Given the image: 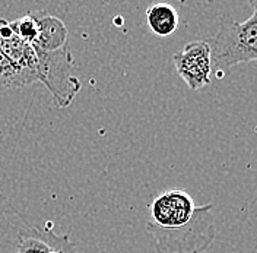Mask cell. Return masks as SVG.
<instances>
[{"label":"cell","mask_w":257,"mask_h":253,"mask_svg":"<svg viewBox=\"0 0 257 253\" xmlns=\"http://www.w3.org/2000/svg\"><path fill=\"white\" fill-rule=\"evenodd\" d=\"M253 15L244 22L224 18L219 30L208 40L212 70L222 78L226 70L241 63L257 62V5L250 0Z\"/></svg>","instance_id":"6da1fadb"},{"label":"cell","mask_w":257,"mask_h":253,"mask_svg":"<svg viewBox=\"0 0 257 253\" xmlns=\"http://www.w3.org/2000/svg\"><path fill=\"white\" fill-rule=\"evenodd\" d=\"M213 206L196 208L192 221L177 230H162L148 222L146 230L152 233L158 253H200L215 238V222L212 217Z\"/></svg>","instance_id":"7a4b0ae2"},{"label":"cell","mask_w":257,"mask_h":253,"mask_svg":"<svg viewBox=\"0 0 257 253\" xmlns=\"http://www.w3.org/2000/svg\"><path fill=\"white\" fill-rule=\"evenodd\" d=\"M35 53L38 82L47 87L59 107H69L80 91V79L75 72L76 69L69 44L56 51L35 48Z\"/></svg>","instance_id":"3957f363"},{"label":"cell","mask_w":257,"mask_h":253,"mask_svg":"<svg viewBox=\"0 0 257 253\" xmlns=\"http://www.w3.org/2000/svg\"><path fill=\"white\" fill-rule=\"evenodd\" d=\"M177 73L190 91H199L212 82V53L208 41H193L173 57Z\"/></svg>","instance_id":"277c9868"},{"label":"cell","mask_w":257,"mask_h":253,"mask_svg":"<svg viewBox=\"0 0 257 253\" xmlns=\"http://www.w3.org/2000/svg\"><path fill=\"white\" fill-rule=\"evenodd\" d=\"M192 196L184 190L164 192L151 205V224L162 230H177L187 225L196 215Z\"/></svg>","instance_id":"5b68a950"},{"label":"cell","mask_w":257,"mask_h":253,"mask_svg":"<svg viewBox=\"0 0 257 253\" xmlns=\"http://www.w3.org/2000/svg\"><path fill=\"white\" fill-rule=\"evenodd\" d=\"M0 50L5 56L22 72L31 75L38 82L37 76V53L31 44L21 40L12 31L9 21L0 18Z\"/></svg>","instance_id":"8992f818"},{"label":"cell","mask_w":257,"mask_h":253,"mask_svg":"<svg viewBox=\"0 0 257 253\" xmlns=\"http://www.w3.org/2000/svg\"><path fill=\"white\" fill-rule=\"evenodd\" d=\"M34 15L38 24V38L34 47L43 51H56L69 44L67 43L69 32L62 19L50 15L44 11L34 12Z\"/></svg>","instance_id":"52a82bcc"},{"label":"cell","mask_w":257,"mask_h":253,"mask_svg":"<svg viewBox=\"0 0 257 253\" xmlns=\"http://www.w3.org/2000/svg\"><path fill=\"white\" fill-rule=\"evenodd\" d=\"M146 22L157 37H171L178 28V14L168 3H154L146 9Z\"/></svg>","instance_id":"ba28073f"},{"label":"cell","mask_w":257,"mask_h":253,"mask_svg":"<svg viewBox=\"0 0 257 253\" xmlns=\"http://www.w3.org/2000/svg\"><path fill=\"white\" fill-rule=\"evenodd\" d=\"M34 82L37 80L31 75L18 69L0 50V88H22Z\"/></svg>","instance_id":"9c48e42d"},{"label":"cell","mask_w":257,"mask_h":253,"mask_svg":"<svg viewBox=\"0 0 257 253\" xmlns=\"http://www.w3.org/2000/svg\"><path fill=\"white\" fill-rule=\"evenodd\" d=\"M9 25H11L12 31L15 32L21 40H24L25 43H28L31 46L35 44V41L38 38V24H37L34 12H30L16 21H11Z\"/></svg>","instance_id":"30bf717a"},{"label":"cell","mask_w":257,"mask_h":253,"mask_svg":"<svg viewBox=\"0 0 257 253\" xmlns=\"http://www.w3.org/2000/svg\"><path fill=\"white\" fill-rule=\"evenodd\" d=\"M253 2H254V3H256V5H257V2H256V0H253Z\"/></svg>","instance_id":"8fae6325"}]
</instances>
